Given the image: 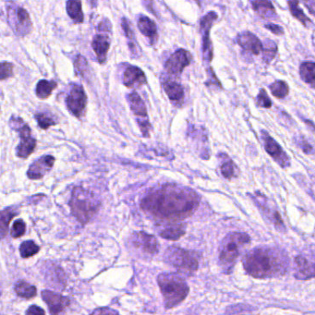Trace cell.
<instances>
[{
  "mask_svg": "<svg viewBox=\"0 0 315 315\" xmlns=\"http://www.w3.org/2000/svg\"><path fill=\"white\" fill-rule=\"evenodd\" d=\"M75 68L77 73L81 75H84L86 71L88 70V63L86 61L85 57L83 56H78L75 59Z\"/></svg>",
  "mask_w": 315,
  "mask_h": 315,
  "instance_id": "obj_39",
  "label": "cell"
},
{
  "mask_svg": "<svg viewBox=\"0 0 315 315\" xmlns=\"http://www.w3.org/2000/svg\"><path fill=\"white\" fill-rule=\"evenodd\" d=\"M15 291L19 297L24 298H32L36 296V287L22 280L15 284Z\"/></svg>",
  "mask_w": 315,
  "mask_h": 315,
  "instance_id": "obj_28",
  "label": "cell"
},
{
  "mask_svg": "<svg viewBox=\"0 0 315 315\" xmlns=\"http://www.w3.org/2000/svg\"><path fill=\"white\" fill-rule=\"evenodd\" d=\"M9 22L13 31L19 35H26L32 30V22L27 10L21 7H9Z\"/></svg>",
  "mask_w": 315,
  "mask_h": 315,
  "instance_id": "obj_9",
  "label": "cell"
},
{
  "mask_svg": "<svg viewBox=\"0 0 315 315\" xmlns=\"http://www.w3.org/2000/svg\"><path fill=\"white\" fill-rule=\"evenodd\" d=\"M257 103L259 106L264 108H270L272 106V101L269 98L267 93L265 89H262L257 96Z\"/></svg>",
  "mask_w": 315,
  "mask_h": 315,
  "instance_id": "obj_38",
  "label": "cell"
},
{
  "mask_svg": "<svg viewBox=\"0 0 315 315\" xmlns=\"http://www.w3.org/2000/svg\"><path fill=\"white\" fill-rule=\"evenodd\" d=\"M277 47L276 43L271 40H266L265 43L264 44V49H263V58L264 60L269 64L271 61L275 58L277 55Z\"/></svg>",
  "mask_w": 315,
  "mask_h": 315,
  "instance_id": "obj_32",
  "label": "cell"
},
{
  "mask_svg": "<svg viewBox=\"0 0 315 315\" xmlns=\"http://www.w3.org/2000/svg\"><path fill=\"white\" fill-rule=\"evenodd\" d=\"M298 146L303 150V152L306 153H310L313 151V147L306 142L305 140H299L298 142Z\"/></svg>",
  "mask_w": 315,
  "mask_h": 315,
  "instance_id": "obj_45",
  "label": "cell"
},
{
  "mask_svg": "<svg viewBox=\"0 0 315 315\" xmlns=\"http://www.w3.org/2000/svg\"><path fill=\"white\" fill-rule=\"evenodd\" d=\"M221 173L226 179H231L235 175V166L231 160L223 163L221 166Z\"/></svg>",
  "mask_w": 315,
  "mask_h": 315,
  "instance_id": "obj_37",
  "label": "cell"
},
{
  "mask_svg": "<svg viewBox=\"0 0 315 315\" xmlns=\"http://www.w3.org/2000/svg\"><path fill=\"white\" fill-rule=\"evenodd\" d=\"M164 89L174 104L182 105L184 100V90L180 83L169 81L164 83Z\"/></svg>",
  "mask_w": 315,
  "mask_h": 315,
  "instance_id": "obj_20",
  "label": "cell"
},
{
  "mask_svg": "<svg viewBox=\"0 0 315 315\" xmlns=\"http://www.w3.org/2000/svg\"><path fill=\"white\" fill-rule=\"evenodd\" d=\"M67 12L68 16L76 23H82L83 21V13L82 10V3L80 1H67Z\"/></svg>",
  "mask_w": 315,
  "mask_h": 315,
  "instance_id": "obj_27",
  "label": "cell"
},
{
  "mask_svg": "<svg viewBox=\"0 0 315 315\" xmlns=\"http://www.w3.org/2000/svg\"><path fill=\"white\" fill-rule=\"evenodd\" d=\"M250 241L246 233H230L223 239L219 249L220 265L226 274H229L234 267L240 252Z\"/></svg>",
  "mask_w": 315,
  "mask_h": 315,
  "instance_id": "obj_3",
  "label": "cell"
},
{
  "mask_svg": "<svg viewBox=\"0 0 315 315\" xmlns=\"http://www.w3.org/2000/svg\"><path fill=\"white\" fill-rule=\"evenodd\" d=\"M122 28L124 30L126 36L129 39V46H130L131 50L135 53L136 52V42H135V38H134V33L130 27L128 19H125V18L122 19Z\"/></svg>",
  "mask_w": 315,
  "mask_h": 315,
  "instance_id": "obj_34",
  "label": "cell"
},
{
  "mask_svg": "<svg viewBox=\"0 0 315 315\" xmlns=\"http://www.w3.org/2000/svg\"><path fill=\"white\" fill-rule=\"evenodd\" d=\"M253 10L265 19H275L277 17V12L270 1H252L251 2Z\"/></svg>",
  "mask_w": 315,
  "mask_h": 315,
  "instance_id": "obj_21",
  "label": "cell"
},
{
  "mask_svg": "<svg viewBox=\"0 0 315 315\" xmlns=\"http://www.w3.org/2000/svg\"><path fill=\"white\" fill-rule=\"evenodd\" d=\"M138 27L142 32L143 35L149 37L151 40L156 39L157 37V28L153 20L148 17L142 16L138 21Z\"/></svg>",
  "mask_w": 315,
  "mask_h": 315,
  "instance_id": "obj_22",
  "label": "cell"
},
{
  "mask_svg": "<svg viewBox=\"0 0 315 315\" xmlns=\"http://www.w3.org/2000/svg\"><path fill=\"white\" fill-rule=\"evenodd\" d=\"M287 3H288L289 10H290V12H291V14H292V16L294 18H296L298 20H299L306 27L309 26L312 23L311 19L306 16L303 10L298 7V1H288Z\"/></svg>",
  "mask_w": 315,
  "mask_h": 315,
  "instance_id": "obj_29",
  "label": "cell"
},
{
  "mask_svg": "<svg viewBox=\"0 0 315 315\" xmlns=\"http://www.w3.org/2000/svg\"><path fill=\"white\" fill-rule=\"evenodd\" d=\"M191 54L184 49H179L166 62V69L172 75H180L182 70L191 64Z\"/></svg>",
  "mask_w": 315,
  "mask_h": 315,
  "instance_id": "obj_11",
  "label": "cell"
},
{
  "mask_svg": "<svg viewBox=\"0 0 315 315\" xmlns=\"http://www.w3.org/2000/svg\"><path fill=\"white\" fill-rule=\"evenodd\" d=\"M87 105V96L82 86L74 85L72 87L67 98L68 110L77 117H82L84 113Z\"/></svg>",
  "mask_w": 315,
  "mask_h": 315,
  "instance_id": "obj_10",
  "label": "cell"
},
{
  "mask_svg": "<svg viewBox=\"0 0 315 315\" xmlns=\"http://www.w3.org/2000/svg\"><path fill=\"white\" fill-rule=\"evenodd\" d=\"M262 133H263L262 136H263V140L265 143V151L270 154V156H272L274 158V160L280 165V166H282L284 168L289 166L290 159L286 155V153L283 151L281 146L271 136H269L267 133L263 132Z\"/></svg>",
  "mask_w": 315,
  "mask_h": 315,
  "instance_id": "obj_13",
  "label": "cell"
},
{
  "mask_svg": "<svg viewBox=\"0 0 315 315\" xmlns=\"http://www.w3.org/2000/svg\"><path fill=\"white\" fill-rule=\"evenodd\" d=\"M13 75V65L7 62V61H3L1 63V81H4L10 77H12Z\"/></svg>",
  "mask_w": 315,
  "mask_h": 315,
  "instance_id": "obj_40",
  "label": "cell"
},
{
  "mask_svg": "<svg viewBox=\"0 0 315 315\" xmlns=\"http://www.w3.org/2000/svg\"><path fill=\"white\" fill-rule=\"evenodd\" d=\"M92 48L96 53L99 63L104 64L107 56V52L110 48L109 38L104 34H97L93 39Z\"/></svg>",
  "mask_w": 315,
  "mask_h": 315,
  "instance_id": "obj_19",
  "label": "cell"
},
{
  "mask_svg": "<svg viewBox=\"0 0 315 315\" xmlns=\"http://www.w3.org/2000/svg\"><path fill=\"white\" fill-rule=\"evenodd\" d=\"M265 28L268 29L269 31H271L273 33H275L276 35H282L284 34V31L283 28L277 24H274V23H269L265 25Z\"/></svg>",
  "mask_w": 315,
  "mask_h": 315,
  "instance_id": "obj_42",
  "label": "cell"
},
{
  "mask_svg": "<svg viewBox=\"0 0 315 315\" xmlns=\"http://www.w3.org/2000/svg\"><path fill=\"white\" fill-rule=\"evenodd\" d=\"M270 91L272 95L277 98H284L289 93V87L284 81H277L270 85Z\"/></svg>",
  "mask_w": 315,
  "mask_h": 315,
  "instance_id": "obj_30",
  "label": "cell"
},
{
  "mask_svg": "<svg viewBox=\"0 0 315 315\" xmlns=\"http://www.w3.org/2000/svg\"><path fill=\"white\" fill-rule=\"evenodd\" d=\"M25 230H26L25 223L22 220H17V221H15V223L12 226L11 236L13 238H16V239L19 238L25 233Z\"/></svg>",
  "mask_w": 315,
  "mask_h": 315,
  "instance_id": "obj_36",
  "label": "cell"
},
{
  "mask_svg": "<svg viewBox=\"0 0 315 315\" xmlns=\"http://www.w3.org/2000/svg\"><path fill=\"white\" fill-rule=\"evenodd\" d=\"M299 75L303 82L315 87V63L303 62L299 67Z\"/></svg>",
  "mask_w": 315,
  "mask_h": 315,
  "instance_id": "obj_25",
  "label": "cell"
},
{
  "mask_svg": "<svg viewBox=\"0 0 315 315\" xmlns=\"http://www.w3.org/2000/svg\"><path fill=\"white\" fill-rule=\"evenodd\" d=\"M42 297L53 315H59L69 303L67 298L48 290H44L42 292Z\"/></svg>",
  "mask_w": 315,
  "mask_h": 315,
  "instance_id": "obj_17",
  "label": "cell"
},
{
  "mask_svg": "<svg viewBox=\"0 0 315 315\" xmlns=\"http://www.w3.org/2000/svg\"><path fill=\"white\" fill-rule=\"evenodd\" d=\"M55 158L52 155H46L40 157L33 164L31 165L27 171V176L31 180H40L50 171L54 166Z\"/></svg>",
  "mask_w": 315,
  "mask_h": 315,
  "instance_id": "obj_15",
  "label": "cell"
},
{
  "mask_svg": "<svg viewBox=\"0 0 315 315\" xmlns=\"http://www.w3.org/2000/svg\"><path fill=\"white\" fill-rule=\"evenodd\" d=\"M185 234V229L181 224H171L166 226L160 231V236L166 239L176 240Z\"/></svg>",
  "mask_w": 315,
  "mask_h": 315,
  "instance_id": "obj_24",
  "label": "cell"
},
{
  "mask_svg": "<svg viewBox=\"0 0 315 315\" xmlns=\"http://www.w3.org/2000/svg\"><path fill=\"white\" fill-rule=\"evenodd\" d=\"M140 124V129L143 133V136L144 137H149V132H150V123L149 121L146 119V120H143V121H140L139 122Z\"/></svg>",
  "mask_w": 315,
  "mask_h": 315,
  "instance_id": "obj_44",
  "label": "cell"
},
{
  "mask_svg": "<svg viewBox=\"0 0 315 315\" xmlns=\"http://www.w3.org/2000/svg\"><path fill=\"white\" fill-rule=\"evenodd\" d=\"M123 82L125 86L129 88H133V87H139L145 84L147 79L141 68L135 66H131L125 70Z\"/></svg>",
  "mask_w": 315,
  "mask_h": 315,
  "instance_id": "obj_18",
  "label": "cell"
},
{
  "mask_svg": "<svg viewBox=\"0 0 315 315\" xmlns=\"http://www.w3.org/2000/svg\"><path fill=\"white\" fill-rule=\"evenodd\" d=\"M91 315H118V314L113 309L105 307V308L96 309V311Z\"/></svg>",
  "mask_w": 315,
  "mask_h": 315,
  "instance_id": "obj_41",
  "label": "cell"
},
{
  "mask_svg": "<svg viewBox=\"0 0 315 315\" xmlns=\"http://www.w3.org/2000/svg\"><path fill=\"white\" fill-rule=\"evenodd\" d=\"M16 216V213L13 212L10 209H5L2 211L1 214V233H2V237L5 236L8 228H9V224H10V220L12 219V217Z\"/></svg>",
  "mask_w": 315,
  "mask_h": 315,
  "instance_id": "obj_33",
  "label": "cell"
},
{
  "mask_svg": "<svg viewBox=\"0 0 315 315\" xmlns=\"http://www.w3.org/2000/svg\"><path fill=\"white\" fill-rule=\"evenodd\" d=\"M133 243L136 248L150 255L157 253L159 249L158 242L153 235H149L144 232L134 233L133 236Z\"/></svg>",
  "mask_w": 315,
  "mask_h": 315,
  "instance_id": "obj_14",
  "label": "cell"
},
{
  "mask_svg": "<svg viewBox=\"0 0 315 315\" xmlns=\"http://www.w3.org/2000/svg\"><path fill=\"white\" fill-rule=\"evenodd\" d=\"M10 125L20 136V143L17 146V155L19 158H27L31 153H33L36 146V141L32 137L31 129L20 117L12 116Z\"/></svg>",
  "mask_w": 315,
  "mask_h": 315,
  "instance_id": "obj_7",
  "label": "cell"
},
{
  "mask_svg": "<svg viewBox=\"0 0 315 315\" xmlns=\"http://www.w3.org/2000/svg\"><path fill=\"white\" fill-rule=\"evenodd\" d=\"M157 282L165 299V305L168 309L180 304L188 296L189 286L177 274H161L157 278Z\"/></svg>",
  "mask_w": 315,
  "mask_h": 315,
  "instance_id": "obj_4",
  "label": "cell"
},
{
  "mask_svg": "<svg viewBox=\"0 0 315 315\" xmlns=\"http://www.w3.org/2000/svg\"><path fill=\"white\" fill-rule=\"evenodd\" d=\"M39 251V247L33 240H26L20 244L19 252L22 258L33 256Z\"/></svg>",
  "mask_w": 315,
  "mask_h": 315,
  "instance_id": "obj_31",
  "label": "cell"
},
{
  "mask_svg": "<svg viewBox=\"0 0 315 315\" xmlns=\"http://www.w3.org/2000/svg\"><path fill=\"white\" fill-rule=\"evenodd\" d=\"M165 260L184 276H191L198 269V260L194 254L178 247H169L165 252Z\"/></svg>",
  "mask_w": 315,
  "mask_h": 315,
  "instance_id": "obj_6",
  "label": "cell"
},
{
  "mask_svg": "<svg viewBox=\"0 0 315 315\" xmlns=\"http://www.w3.org/2000/svg\"><path fill=\"white\" fill-rule=\"evenodd\" d=\"M26 315H46V313L39 306L32 305L27 310Z\"/></svg>",
  "mask_w": 315,
  "mask_h": 315,
  "instance_id": "obj_43",
  "label": "cell"
},
{
  "mask_svg": "<svg viewBox=\"0 0 315 315\" xmlns=\"http://www.w3.org/2000/svg\"><path fill=\"white\" fill-rule=\"evenodd\" d=\"M216 19L217 14L214 11H211L208 14H206L200 21V29L202 32V53L204 59L208 61H212L213 58V49L209 33L213 22Z\"/></svg>",
  "mask_w": 315,
  "mask_h": 315,
  "instance_id": "obj_12",
  "label": "cell"
},
{
  "mask_svg": "<svg viewBox=\"0 0 315 315\" xmlns=\"http://www.w3.org/2000/svg\"><path fill=\"white\" fill-rule=\"evenodd\" d=\"M69 206L77 219L83 224H86L96 215L99 209L100 202L92 192L77 187L72 191Z\"/></svg>",
  "mask_w": 315,
  "mask_h": 315,
  "instance_id": "obj_5",
  "label": "cell"
},
{
  "mask_svg": "<svg viewBox=\"0 0 315 315\" xmlns=\"http://www.w3.org/2000/svg\"><path fill=\"white\" fill-rule=\"evenodd\" d=\"M128 100L134 114L141 117H147V109L141 96L133 92L129 95Z\"/></svg>",
  "mask_w": 315,
  "mask_h": 315,
  "instance_id": "obj_23",
  "label": "cell"
},
{
  "mask_svg": "<svg viewBox=\"0 0 315 315\" xmlns=\"http://www.w3.org/2000/svg\"><path fill=\"white\" fill-rule=\"evenodd\" d=\"M289 265L286 251L277 247H259L243 258V266L255 278H272L285 275Z\"/></svg>",
  "mask_w": 315,
  "mask_h": 315,
  "instance_id": "obj_2",
  "label": "cell"
},
{
  "mask_svg": "<svg viewBox=\"0 0 315 315\" xmlns=\"http://www.w3.org/2000/svg\"><path fill=\"white\" fill-rule=\"evenodd\" d=\"M57 83L54 81L41 80L36 85V96L40 99H47L56 89Z\"/></svg>",
  "mask_w": 315,
  "mask_h": 315,
  "instance_id": "obj_26",
  "label": "cell"
},
{
  "mask_svg": "<svg viewBox=\"0 0 315 315\" xmlns=\"http://www.w3.org/2000/svg\"><path fill=\"white\" fill-rule=\"evenodd\" d=\"M294 274L298 279L315 277V248L306 249L295 258Z\"/></svg>",
  "mask_w": 315,
  "mask_h": 315,
  "instance_id": "obj_8",
  "label": "cell"
},
{
  "mask_svg": "<svg viewBox=\"0 0 315 315\" xmlns=\"http://www.w3.org/2000/svg\"><path fill=\"white\" fill-rule=\"evenodd\" d=\"M306 7L308 10H310L313 14L315 15V1H309V2H304Z\"/></svg>",
  "mask_w": 315,
  "mask_h": 315,
  "instance_id": "obj_46",
  "label": "cell"
},
{
  "mask_svg": "<svg viewBox=\"0 0 315 315\" xmlns=\"http://www.w3.org/2000/svg\"><path fill=\"white\" fill-rule=\"evenodd\" d=\"M237 42L245 51L255 56L259 55L264 49V45L260 39L248 31L240 33L237 37Z\"/></svg>",
  "mask_w": 315,
  "mask_h": 315,
  "instance_id": "obj_16",
  "label": "cell"
},
{
  "mask_svg": "<svg viewBox=\"0 0 315 315\" xmlns=\"http://www.w3.org/2000/svg\"><path fill=\"white\" fill-rule=\"evenodd\" d=\"M35 118L38 122L39 127L43 130H48L49 127L56 125V121L48 115L46 114H36Z\"/></svg>",
  "mask_w": 315,
  "mask_h": 315,
  "instance_id": "obj_35",
  "label": "cell"
},
{
  "mask_svg": "<svg viewBox=\"0 0 315 315\" xmlns=\"http://www.w3.org/2000/svg\"><path fill=\"white\" fill-rule=\"evenodd\" d=\"M199 202V196L191 189L166 185L150 192L142 201V207L157 218L177 221L192 215Z\"/></svg>",
  "mask_w": 315,
  "mask_h": 315,
  "instance_id": "obj_1",
  "label": "cell"
}]
</instances>
